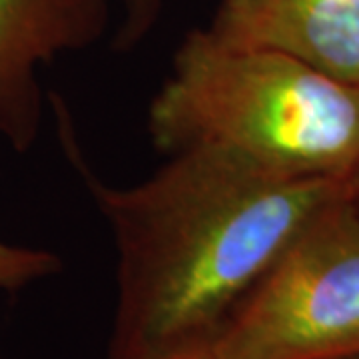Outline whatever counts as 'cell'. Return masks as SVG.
Masks as SVG:
<instances>
[{
	"mask_svg": "<svg viewBox=\"0 0 359 359\" xmlns=\"http://www.w3.org/2000/svg\"><path fill=\"white\" fill-rule=\"evenodd\" d=\"M62 116L70 164L102 212L116 248L108 359H166L208 349L233 308L321 205L351 182L271 174L214 148L170 154L134 186L90 168Z\"/></svg>",
	"mask_w": 359,
	"mask_h": 359,
	"instance_id": "cell-1",
	"label": "cell"
},
{
	"mask_svg": "<svg viewBox=\"0 0 359 359\" xmlns=\"http://www.w3.org/2000/svg\"><path fill=\"white\" fill-rule=\"evenodd\" d=\"M148 130L168 156L214 148L283 178L351 182L359 84L290 54L188 34L156 92Z\"/></svg>",
	"mask_w": 359,
	"mask_h": 359,
	"instance_id": "cell-2",
	"label": "cell"
},
{
	"mask_svg": "<svg viewBox=\"0 0 359 359\" xmlns=\"http://www.w3.org/2000/svg\"><path fill=\"white\" fill-rule=\"evenodd\" d=\"M216 359L359 358V205L323 204L233 308Z\"/></svg>",
	"mask_w": 359,
	"mask_h": 359,
	"instance_id": "cell-3",
	"label": "cell"
},
{
	"mask_svg": "<svg viewBox=\"0 0 359 359\" xmlns=\"http://www.w3.org/2000/svg\"><path fill=\"white\" fill-rule=\"evenodd\" d=\"M108 26L106 0H0V138L25 152L40 132L39 70L88 48Z\"/></svg>",
	"mask_w": 359,
	"mask_h": 359,
	"instance_id": "cell-4",
	"label": "cell"
},
{
	"mask_svg": "<svg viewBox=\"0 0 359 359\" xmlns=\"http://www.w3.org/2000/svg\"><path fill=\"white\" fill-rule=\"evenodd\" d=\"M208 30L359 84V0H224Z\"/></svg>",
	"mask_w": 359,
	"mask_h": 359,
	"instance_id": "cell-5",
	"label": "cell"
},
{
	"mask_svg": "<svg viewBox=\"0 0 359 359\" xmlns=\"http://www.w3.org/2000/svg\"><path fill=\"white\" fill-rule=\"evenodd\" d=\"M60 268V257L52 252L0 240V292H18L58 273Z\"/></svg>",
	"mask_w": 359,
	"mask_h": 359,
	"instance_id": "cell-6",
	"label": "cell"
},
{
	"mask_svg": "<svg viewBox=\"0 0 359 359\" xmlns=\"http://www.w3.org/2000/svg\"><path fill=\"white\" fill-rule=\"evenodd\" d=\"M162 0H124V22L116 34V46L126 50L138 44L156 22Z\"/></svg>",
	"mask_w": 359,
	"mask_h": 359,
	"instance_id": "cell-7",
	"label": "cell"
},
{
	"mask_svg": "<svg viewBox=\"0 0 359 359\" xmlns=\"http://www.w3.org/2000/svg\"><path fill=\"white\" fill-rule=\"evenodd\" d=\"M166 359H216L212 355L210 349H196V351H188V353H178V355H172Z\"/></svg>",
	"mask_w": 359,
	"mask_h": 359,
	"instance_id": "cell-8",
	"label": "cell"
},
{
	"mask_svg": "<svg viewBox=\"0 0 359 359\" xmlns=\"http://www.w3.org/2000/svg\"><path fill=\"white\" fill-rule=\"evenodd\" d=\"M351 194H353V198H355V202L359 205V168L358 172L353 174V178H351Z\"/></svg>",
	"mask_w": 359,
	"mask_h": 359,
	"instance_id": "cell-9",
	"label": "cell"
},
{
	"mask_svg": "<svg viewBox=\"0 0 359 359\" xmlns=\"http://www.w3.org/2000/svg\"><path fill=\"white\" fill-rule=\"evenodd\" d=\"M355 359H359V358H355Z\"/></svg>",
	"mask_w": 359,
	"mask_h": 359,
	"instance_id": "cell-10",
	"label": "cell"
}]
</instances>
